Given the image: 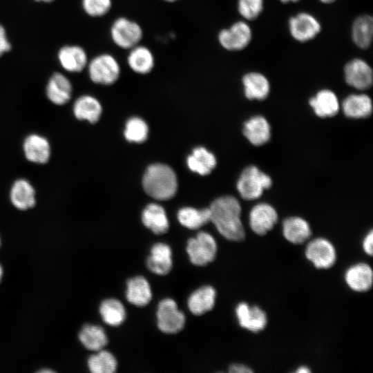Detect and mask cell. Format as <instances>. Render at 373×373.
<instances>
[{
  "instance_id": "1",
  "label": "cell",
  "mask_w": 373,
  "mask_h": 373,
  "mask_svg": "<svg viewBox=\"0 0 373 373\" xmlns=\"http://www.w3.org/2000/svg\"><path fill=\"white\" fill-rule=\"evenodd\" d=\"M209 208L211 222L223 237L231 241H241L245 238V229L240 218L241 205L236 198L220 197Z\"/></svg>"
},
{
  "instance_id": "2",
  "label": "cell",
  "mask_w": 373,
  "mask_h": 373,
  "mask_svg": "<svg viewBox=\"0 0 373 373\" xmlns=\"http://www.w3.org/2000/svg\"><path fill=\"white\" fill-rule=\"evenodd\" d=\"M142 184L149 195L159 200L173 198L178 188L175 172L171 167L163 164L149 166L144 175Z\"/></svg>"
},
{
  "instance_id": "3",
  "label": "cell",
  "mask_w": 373,
  "mask_h": 373,
  "mask_svg": "<svg viewBox=\"0 0 373 373\" xmlns=\"http://www.w3.org/2000/svg\"><path fill=\"white\" fill-rule=\"evenodd\" d=\"M86 69L93 82L104 86L115 83L121 74L119 61L109 53H101L94 57L88 61Z\"/></svg>"
},
{
  "instance_id": "4",
  "label": "cell",
  "mask_w": 373,
  "mask_h": 373,
  "mask_svg": "<svg viewBox=\"0 0 373 373\" xmlns=\"http://www.w3.org/2000/svg\"><path fill=\"white\" fill-rule=\"evenodd\" d=\"M271 184V179L268 175L257 166L251 165L242 171L236 187L243 199L253 200L260 198Z\"/></svg>"
},
{
  "instance_id": "5",
  "label": "cell",
  "mask_w": 373,
  "mask_h": 373,
  "mask_svg": "<svg viewBox=\"0 0 373 373\" xmlns=\"http://www.w3.org/2000/svg\"><path fill=\"white\" fill-rule=\"evenodd\" d=\"M110 36L115 46L128 50L140 44L144 32L142 26L135 21L119 17L111 24Z\"/></svg>"
},
{
  "instance_id": "6",
  "label": "cell",
  "mask_w": 373,
  "mask_h": 373,
  "mask_svg": "<svg viewBox=\"0 0 373 373\" xmlns=\"http://www.w3.org/2000/svg\"><path fill=\"white\" fill-rule=\"evenodd\" d=\"M186 253L191 262L195 266H205L216 258L218 246L214 238L205 231L199 232L188 240Z\"/></svg>"
},
{
  "instance_id": "7",
  "label": "cell",
  "mask_w": 373,
  "mask_h": 373,
  "mask_svg": "<svg viewBox=\"0 0 373 373\" xmlns=\"http://www.w3.org/2000/svg\"><path fill=\"white\" fill-rule=\"evenodd\" d=\"M157 325L165 334L180 332L186 323L184 314L178 309L176 302L170 298L160 300L156 312Z\"/></svg>"
},
{
  "instance_id": "8",
  "label": "cell",
  "mask_w": 373,
  "mask_h": 373,
  "mask_svg": "<svg viewBox=\"0 0 373 373\" xmlns=\"http://www.w3.org/2000/svg\"><path fill=\"white\" fill-rule=\"evenodd\" d=\"M252 31L244 21H238L229 28L222 29L218 35L220 45L229 51H239L245 48L251 42Z\"/></svg>"
},
{
  "instance_id": "9",
  "label": "cell",
  "mask_w": 373,
  "mask_h": 373,
  "mask_svg": "<svg viewBox=\"0 0 373 373\" xmlns=\"http://www.w3.org/2000/svg\"><path fill=\"white\" fill-rule=\"evenodd\" d=\"M306 258L317 269H329L336 260V251L333 244L324 238H314L306 246Z\"/></svg>"
},
{
  "instance_id": "10",
  "label": "cell",
  "mask_w": 373,
  "mask_h": 373,
  "mask_svg": "<svg viewBox=\"0 0 373 373\" xmlns=\"http://www.w3.org/2000/svg\"><path fill=\"white\" fill-rule=\"evenodd\" d=\"M291 36L299 42H307L316 37L321 30L319 21L308 12H299L289 18Z\"/></svg>"
},
{
  "instance_id": "11",
  "label": "cell",
  "mask_w": 373,
  "mask_h": 373,
  "mask_svg": "<svg viewBox=\"0 0 373 373\" xmlns=\"http://www.w3.org/2000/svg\"><path fill=\"white\" fill-rule=\"evenodd\" d=\"M343 70L345 80L350 86L363 90L372 86V70L365 60L353 59L346 63Z\"/></svg>"
},
{
  "instance_id": "12",
  "label": "cell",
  "mask_w": 373,
  "mask_h": 373,
  "mask_svg": "<svg viewBox=\"0 0 373 373\" xmlns=\"http://www.w3.org/2000/svg\"><path fill=\"white\" fill-rule=\"evenodd\" d=\"M278 220V213L268 203L256 204L250 211L249 223L251 230L257 235L263 236L270 231Z\"/></svg>"
},
{
  "instance_id": "13",
  "label": "cell",
  "mask_w": 373,
  "mask_h": 373,
  "mask_svg": "<svg viewBox=\"0 0 373 373\" xmlns=\"http://www.w3.org/2000/svg\"><path fill=\"white\" fill-rule=\"evenodd\" d=\"M236 315L240 326L252 332L263 330L267 324L265 311L258 306H249L245 302L236 306Z\"/></svg>"
},
{
  "instance_id": "14",
  "label": "cell",
  "mask_w": 373,
  "mask_h": 373,
  "mask_svg": "<svg viewBox=\"0 0 373 373\" xmlns=\"http://www.w3.org/2000/svg\"><path fill=\"white\" fill-rule=\"evenodd\" d=\"M61 66L69 73H80L86 68L88 63L86 50L80 46L66 45L57 54Z\"/></svg>"
},
{
  "instance_id": "15",
  "label": "cell",
  "mask_w": 373,
  "mask_h": 373,
  "mask_svg": "<svg viewBox=\"0 0 373 373\" xmlns=\"http://www.w3.org/2000/svg\"><path fill=\"white\" fill-rule=\"evenodd\" d=\"M146 266L155 274H168L173 267L172 250L170 246L163 242L154 244L146 259Z\"/></svg>"
},
{
  "instance_id": "16",
  "label": "cell",
  "mask_w": 373,
  "mask_h": 373,
  "mask_svg": "<svg viewBox=\"0 0 373 373\" xmlns=\"http://www.w3.org/2000/svg\"><path fill=\"white\" fill-rule=\"evenodd\" d=\"M345 280L347 286L353 291H367L372 286V269L365 262L354 264L346 270Z\"/></svg>"
},
{
  "instance_id": "17",
  "label": "cell",
  "mask_w": 373,
  "mask_h": 373,
  "mask_svg": "<svg viewBox=\"0 0 373 373\" xmlns=\"http://www.w3.org/2000/svg\"><path fill=\"white\" fill-rule=\"evenodd\" d=\"M128 51L126 62L133 72L139 75H147L153 70L155 59L149 48L140 44Z\"/></svg>"
},
{
  "instance_id": "18",
  "label": "cell",
  "mask_w": 373,
  "mask_h": 373,
  "mask_svg": "<svg viewBox=\"0 0 373 373\" xmlns=\"http://www.w3.org/2000/svg\"><path fill=\"white\" fill-rule=\"evenodd\" d=\"M73 87L70 79L64 74L56 72L50 77L46 86L48 99L57 105H63L71 98Z\"/></svg>"
},
{
  "instance_id": "19",
  "label": "cell",
  "mask_w": 373,
  "mask_h": 373,
  "mask_svg": "<svg viewBox=\"0 0 373 373\" xmlns=\"http://www.w3.org/2000/svg\"><path fill=\"white\" fill-rule=\"evenodd\" d=\"M152 295L150 284L144 276H136L126 281V298L131 304L146 306L150 303Z\"/></svg>"
},
{
  "instance_id": "20",
  "label": "cell",
  "mask_w": 373,
  "mask_h": 373,
  "mask_svg": "<svg viewBox=\"0 0 373 373\" xmlns=\"http://www.w3.org/2000/svg\"><path fill=\"white\" fill-rule=\"evenodd\" d=\"M216 291L211 285H204L193 291L187 300L189 311L195 316L211 310L216 303Z\"/></svg>"
},
{
  "instance_id": "21",
  "label": "cell",
  "mask_w": 373,
  "mask_h": 373,
  "mask_svg": "<svg viewBox=\"0 0 373 373\" xmlns=\"http://www.w3.org/2000/svg\"><path fill=\"white\" fill-rule=\"evenodd\" d=\"M245 97L250 99L262 100L267 97L270 91L268 79L258 72H249L242 79Z\"/></svg>"
},
{
  "instance_id": "22",
  "label": "cell",
  "mask_w": 373,
  "mask_h": 373,
  "mask_svg": "<svg viewBox=\"0 0 373 373\" xmlns=\"http://www.w3.org/2000/svg\"><path fill=\"white\" fill-rule=\"evenodd\" d=\"M242 132L245 137L254 146L265 144L271 137L270 125L261 115L254 116L245 122Z\"/></svg>"
},
{
  "instance_id": "23",
  "label": "cell",
  "mask_w": 373,
  "mask_h": 373,
  "mask_svg": "<svg viewBox=\"0 0 373 373\" xmlns=\"http://www.w3.org/2000/svg\"><path fill=\"white\" fill-rule=\"evenodd\" d=\"M309 104L315 114L322 118L334 116L340 108L337 96L329 89L318 91L310 98Z\"/></svg>"
},
{
  "instance_id": "24",
  "label": "cell",
  "mask_w": 373,
  "mask_h": 373,
  "mask_svg": "<svg viewBox=\"0 0 373 373\" xmlns=\"http://www.w3.org/2000/svg\"><path fill=\"white\" fill-rule=\"evenodd\" d=\"M283 234L289 242L300 245L309 238L312 231L307 220L300 217L292 216L283 221Z\"/></svg>"
},
{
  "instance_id": "25",
  "label": "cell",
  "mask_w": 373,
  "mask_h": 373,
  "mask_svg": "<svg viewBox=\"0 0 373 373\" xmlns=\"http://www.w3.org/2000/svg\"><path fill=\"white\" fill-rule=\"evenodd\" d=\"M342 109L343 113L347 117L353 119L365 118L372 113V100L366 94H352L346 97L343 101Z\"/></svg>"
},
{
  "instance_id": "26",
  "label": "cell",
  "mask_w": 373,
  "mask_h": 373,
  "mask_svg": "<svg viewBox=\"0 0 373 373\" xmlns=\"http://www.w3.org/2000/svg\"><path fill=\"white\" fill-rule=\"evenodd\" d=\"M23 151L26 158L34 163L44 164L50 155L48 141L44 137L33 134L28 136L23 142Z\"/></svg>"
},
{
  "instance_id": "27",
  "label": "cell",
  "mask_w": 373,
  "mask_h": 373,
  "mask_svg": "<svg viewBox=\"0 0 373 373\" xmlns=\"http://www.w3.org/2000/svg\"><path fill=\"white\" fill-rule=\"evenodd\" d=\"M144 225L155 234L165 233L169 228V220L164 208L157 204H150L142 214Z\"/></svg>"
},
{
  "instance_id": "28",
  "label": "cell",
  "mask_w": 373,
  "mask_h": 373,
  "mask_svg": "<svg viewBox=\"0 0 373 373\" xmlns=\"http://www.w3.org/2000/svg\"><path fill=\"white\" fill-rule=\"evenodd\" d=\"M73 112L78 119L95 123L100 117L102 108L95 97L85 95L76 99L73 106Z\"/></svg>"
},
{
  "instance_id": "29",
  "label": "cell",
  "mask_w": 373,
  "mask_h": 373,
  "mask_svg": "<svg viewBox=\"0 0 373 373\" xmlns=\"http://www.w3.org/2000/svg\"><path fill=\"white\" fill-rule=\"evenodd\" d=\"M10 200L12 204L20 210H26L35 204V191L26 180H17L10 191Z\"/></svg>"
},
{
  "instance_id": "30",
  "label": "cell",
  "mask_w": 373,
  "mask_h": 373,
  "mask_svg": "<svg viewBox=\"0 0 373 373\" xmlns=\"http://www.w3.org/2000/svg\"><path fill=\"white\" fill-rule=\"evenodd\" d=\"M373 19L370 15H365L357 17L352 27V38L354 43L360 48L370 47L372 40Z\"/></svg>"
},
{
  "instance_id": "31",
  "label": "cell",
  "mask_w": 373,
  "mask_h": 373,
  "mask_svg": "<svg viewBox=\"0 0 373 373\" xmlns=\"http://www.w3.org/2000/svg\"><path fill=\"white\" fill-rule=\"evenodd\" d=\"M79 339L86 349L95 352L102 350L108 342L104 329L95 325H85L79 332Z\"/></svg>"
},
{
  "instance_id": "32",
  "label": "cell",
  "mask_w": 373,
  "mask_h": 373,
  "mask_svg": "<svg viewBox=\"0 0 373 373\" xmlns=\"http://www.w3.org/2000/svg\"><path fill=\"white\" fill-rule=\"evenodd\" d=\"M190 170L204 175L211 173L216 165V159L213 153L204 147L195 148L187 158Z\"/></svg>"
},
{
  "instance_id": "33",
  "label": "cell",
  "mask_w": 373,
  "mask_h": 373,
  "mask_svg": "<svg viewBox=\"0 0 373 373\" xmlns=\"http://www.w3.org/2000/svg\"><path fill=\"white\" fill-rule=\"evenodd\" d=\"M99 314L102 320L108 325L117 327L126 318V309L122 302L116 298H106L99 305Z\"/></svg>"
},
{
  "instance_id": "34",
  "label": "cell",
  "mask_w": 373,
  "mask_h": 373,
  "mask_svg": "<svg viewBox=\"0 0 373 373\" xmlns=\"http://www.w3.org/2000/svg\"><path fill=\"white\" fill-rule=\"evenodd\" d=\"M179 222L189 229H197L211 222L209 208L196 209L193 207H183L177 215Z\"/></svg>"
},
{
  "instance_id": "35",
  "label": "cell",
  "mask_w": 373,
  "mask_h": 373,
  "mask_svg": "<svg viewBox=\"0 0 373 373\" xmlns=\"http://www.w3.org/2000/svg\"><path fill=\"white\" fill-rule=\"evenodd\" d=\"M92 373H113L117 370V361L110 352L101 350L91 355L87 362Z\"/></svg>"
},
{
  "instance_id": "36",
  "label": "cell",
  "mask_w": 373,
  "mask_h": 373,
  "mask_svg": "<svg viewBox=\"0 0 373 373\" xmlns=\"http://www.w3.org/2000/svg\"><path fill=\"white\" fill-rule=\"evenodd\" d=\"M148 131L147 124L142 119L132 117L126 124L124 135L129 142L140 143L146 140Z\"/></svg>"
},
{
  "instance_id": "37",
  "label": "cell",
  "mask_w": 373,
  "mask_h": 373,
  "mask_svg": "<svg viewBox=\"0 0 373 373\" xmlns=\"http://www.w3.org/2000/svg\"><path fill=\"white\" fill-rule=\"evenodd\" d=\"M264 0H238L239 14L247 20H254L262 13Z\"/></svg>"
},
{
  "instance_id": "38",
  "label": "cell",
  "mask_w": 373,
  "mask_h": 373,
  "mask_svg": "<svg viewBox=\"0 0 373 373\" xmlns=\"http://www.w3.org/2000/svg\"><path fill=\"white\" fill-rule=\"evenodd\" d=\"M112 0H82L84 12L91 17H102L112 8Z\"/></svg>"
},
{
  "instance_id": "39",
  "label": "cell",
  "mask_w": 373,
  "mask_h": 373,
  "mask_svg": "<svg viewBox=\"0 0 373 373\" xmlns=\"http://www.w3.org/2000/svg\"><path fill=\"white\" fill-rule=\"evenodd\" d=\"M12 48L5 28L0 24V57L4 53L9 52Z\"/></svg>"
},
{
  "instance_id": "40",
  "label": "cell",
  "mask_w": 373,
  "mask_h": 373,
  "mask_svg": "<svg viewBox=\"0 0 373 373\" xmlns=\"http://www.w3.org/2000/svg\"><path fill=\"white\" fill-rule=\"evenodd\" d=\"M373 232L372 230H370L367 235L365 236L362 247L363 251L369 256H372L373 253Z\"/></svg>"
},
{
  "instance_id": "41",
  "label": "cell",
  "mask_w": 373,
  "mask_h": 373,
  "mask_svg": "<svg viewBox=\"0 0 373 373\" xmlns=\"http://www.w3.org/2000/svg\"><path fill=\"white\" fill-rule=\"evenodd\" d=\"M229 372L231 373H251L253 372V370L245 365L233 363L229 367Z\"/></svg>"
},
{
  "instance_id": "42",
  "label": "cell",
  "mask_w": 373,
  "mask_h": 373,
  "mask_svg": "<svg viewBox=\"0 0 373 373\" xmlns=\"http://www.w3.org/2000/svg\"><path fill=\"white\" fill-rule=\"evenodd\" d=\"M296 372H298V373H309V372H310V370L306 366H301V367H299L296 370Z\"/></svg>"
},
{
  "instance_id": "43",
  "label": "cell",
  "mask_w": 373,
  "mask_h": 373,
  "mask_svg": "<svg viewBox=\"0 0 373 373\" xmlns=\"http://www.w3.org/2000/svg\"><path fill=\"white\" fill-rule=\"evenodd\" d=\"M280 1L283 3H289V2L296 3V2L299 1L300 0H280Z\"/></svg>"
},
{
  "instance_id": "44",
  "label": "cell",
  "mask_w": 373,
  "mask_h": 373,
  "mask_svg": "<svg viewBox=\"0 0 373 373\" xmlns=\"http://www.w3.org/2000/svg\"><path fill=\"white\" fill-rule=\"evenodd\" d=\"M319 1L323 3H334L336 0H319Z\"/></svg>"
},
{
  "instance_id": "45",
  "label": "cell",
  "mask_w": 373,
  "mask_h": 373,
  "mask_svg": "<svg viewBox=\"0 0 373 373\" xmlns=\"http://www.w3.org/2000/svg\"><path fill=\"white\" fill-rule=\"evenodd\" d=\"M35 1H38V2L51 3L54 1L55 0H35Z\"/></svg>"
},
{
  "instance_id": "46",
  "label": "cell",
  "mask_w": 373,
  "mask_h": 373,
  "mask_svg": "<svg viewBox=\"0 0 373 373\" xmlns=\"http://www.w3.org/2000/svg\"><path fill=\"white\" fill-rule=\"evenodd\" d=\"M2 276H3V269H2V267L0 265V281L1 280Z\"/></svg>"
},
{
  "instance_id": "47",
  "label": "cell",
  "mask_w": 373,
  "mask_h": 373,
  "mask_svg": "<svg viewBox=\"0 0 373 373\" xmlns=\"http://www.w3.org/2000/svg\"><path fill=\"white\" fill-rule=\"evenodd\" d=\"M162 1H164L165 2H167V3H174V2H176V1H179V0H162Z\"/></svg>"
},
{
  "instance_id": "48",
  "label": "cell",
  "mask_w": 373,
  "mask_h": 373,
  "mask_svg": "<svg viewBox=\"0 0 373 373\" xmlns=\"http://www.w3.org/2000/svg\"><path fill=\"white\" fill-rule=\"evenodd\" d=\"M0 246H1V239H0Z\"/></svg>"
}]
</instances>
